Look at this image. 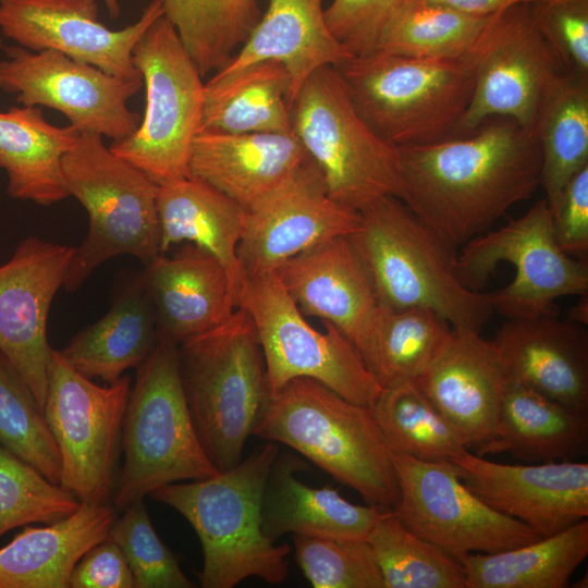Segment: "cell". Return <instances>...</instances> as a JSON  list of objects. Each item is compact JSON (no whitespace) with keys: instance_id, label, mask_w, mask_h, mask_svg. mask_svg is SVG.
<instances>
[{"instance_id":"obj_21","label":"cell","mask_w":588,"mask_h":588,"mask_svg":"<svg viewBox=\"0 0 588 588\" xmlns=\"http://www.w3.org/2000/svg\"><path fill=\"white\" fill-rule=\"evenodd\" d=\"M274 273L305 317L330 322L359 353L380 302L348 236L329 240L296 255Z\"/></svg>"},{"instance_id":"obj_16","label":"cell","mask_w":588,"mask_h":588,"mask_svg":"<svg viewBox=\"0 0 588 588\" xmlns=\"http://www.w3.org/2000/svg\"><path fill=\"white\" fill-rule=\"evenodd\" d=\"M0 59V90L27 107L61 112L78 133L114 140L130 136L140 117L127 101L143 87V77L123 78L53 50L5 47Z\"/></svg>"},{"instance_id":"obj_51","label":"cell","mask_w":588,"mask_h":588,"mask_svg":"<svg viewBox=\"0 0 588 588\" xmlns=\"http://www.w3.org/2000/svg\"><path fill=\"white\" fill-rule=\"evenodd\" d=\"M110 17L117 19L120 15L121 9L119 0H103Z\"/></svg>"},{"instance_id":"obj_1","label":"cell","mask_w":588,"mask_h":588,"mask_svg":"<svg viewBox=\"0 0 588 588\" xmlns=\"http://www.w3.org/2000/svg\"><path fill=\"white\" fill-rule=\"evenodd\" d=\"M400 152L402 201L454 248L486 233L540 186L538 139L509 118Z\"/></svg>"},{"instance_id":"obj_32","label":"cell","mask_w":588,"mask_h":588,"mask_svg":"<svg viewBox=\"0 0 588 588\" xmlns=\"http://www.w3.org/2000/svg\"><path fill=\"white\" fill-rule=\"evenodd\" d=\"M78 134L71 125L49 123L40 107L0 111V169L7 172L9 195L41 206L68 198L61 162Z\"/></svg>"},{"instance_id":"obj_26","label":"cell","mask_w":588,"mask_h":588,"mask_svg":"<svg viewBox=\"0 0 588 588\" xmlns=\"http://www.w3.org/2000/svg\"><path fill=\"white\" fill-rule=\"evenodd\" d=\"M309 464L298 453L283 452L274 458L264 487L262 530L275 542L283 535L365 540L382 513L377 505H358L331 486L310 487L296 475Z\"/></svg>"},{"instance_id":"obj_31","label":"cell","mask_w":588,"mask_h":588,"mask_svg":"<svg viewBox=\"0 0 588 588\" xmlns=\"http://www.w3.org/2000/svg\"><path fill=\"white\" fill-rule=\"evenodd\" d=\"M158 335L155 306L139 274L123 286L102 318L77 333L59 353L83 376L112 383L145 360Z\"/></svg>"},{"instance_id":"obj_29","label":"cell","mask_w":588,"mask_h":588,"mask_svg":"<svg viewBox=\"0 0 588 588\" xmlns=\"http://www.w3.org/2000/svg\"><path fill=\"white\" fill-rule=\"evenodd\" d=\"M157 209L160 255L184 242L208 252L228 271L236 299L243 279L237 247L245 232L247 211L194 177L159 186Z\"/></svg>"},{"instance_id":"obj_2","label":"cell","mask_w":588,"mask_h":588,"mask_svg":"<svg viewBox=\"0 0 588 588\" xmlns=\"http://www.w3.org/2000/svg\"><path fill=\"white\" fill-rule=\"evenodd\" d=\"M278 454V443L267 441L228 470L150 492L195 530L203 550L201 587L233 588L253 576L269 584L286 579L291 548L270 541L261 518L265 482Z\"/></svg>"},{"instance_id":"obj_24","label":"cell","mask_w":588,"mask_h":588,"mask_svg":"<svg viewBox=\"0 0 588 588\" xmlns=\"http://www.w3.org/2000/svg\"><path fill=\"white\" fill-rule=\"evenodd\" d=\"M307 159L294 133L200 130L193 142L189 174L247 211Z\"/></svg>"},{"instance_id":"obj_20","label":"cell","mask_w":588,"mask_h":588,"mask_svg":"<svg viewBox=\"0 0 588 588\" xmlns=\"http://www.w3.org/2000/svg\"><path fill=\"white\" fill-rule=\"evenodd\" d=\"M465 486L491 509L548 537L588 517V464H501L465 450L454 456Z\"/></svg>"},{"instance_id":"obj_43","label":"cell","mask_w":588,"mask_h":588,"mask_svg":"<svg viewBox=\"0 0 588 588\" xmlns=\"http://www.w3.org/2000/svg\"><path fill=\"white\" fill-rule=\"evenodd\" d=\"M113 522L108 538L123 552L135 588H193L177 556L166 546L150 520L145 500L126 507Z\"/></svg>"},{"instance_id":"obj_42","label":"cell","mask_w":588,"mask_h":588,"mask_svg":"<svg viewBox=\"0 0 588 588\" xmlns=\"http://www.w3.org/2000/svg\"><path fill=\"white\" fill-rule=\"evenodd\" d=\"M79 505L73 492L0 444V536L30 523L60 520Z\"/></svg>"},{"instance_id":"obj_8","label":"cell","mask_w":588,"mask_h":588,"mask_svg":"<svg viewBox=\"0 0 588 588\" xmlns=\"http://www.w3.org/2000/svg\"><path fill=\"white\" fill-rule=\"evenodd\" d=\"M291 121L336 203L359 213L385 197L403 199L400 148L362 118L335 66L308 76L291 106Z\"/></svg>"},{"instance_id":"obj_15","label":"cell","mask_w":588,"mask_h":588,"mask_svg":"<svg viewBox=\"0 0 588 588\" xmlns=\"http://www.w3.org/2000/svg\"><path fill=\"white\" fill-rule=\"evenodd\" d=\"M400 495L396 517L419 537L454 556L494 553L541 538L491 509L463 482L453 463L427 462L390 449Z\"/></svg>"},{"instance_id":"obj_5","label":"cell","mask_w":588,"mask_h":588,"mask_svg":"<svg viewBox=\"0 0 588 588\" xmlns=\"http://www.w3.org/2000/svg\"><path fill=\"white\" fill-rule=\"evenodd\" d=\"M187 406L201 446L219 471L243 458L245 444L271 392L264 353L249 314L231 317L177 344Z\"/></svg>"},{"instance_id":"obj_11","label":"cell","mask_w":588,"mask_h":588,"mask_svg":"<svg viewBox=\"0 0 588 588\" xmlns=\"http://www.w3.org/2000/svg\"><path fill=\"white\" fill-rule=\"evenodd\" d=\"M236 305L256 327L271 395L296 378L316 380L366 407L382 391L353 343L328 321L324 331L311 327L274 272L244 274Z\"/></svg>"},{"instance_id":"obj_27","label":"cell","mask_w":588,"mask_h":588,"mask_svg":"<svg viewBox=\"0 0 588 588\" xmlns=\"http://www.w3.org/2000/svg\"><path fill=\"white\" fill-rule=\"evenodd\" d=\"M353 56L334 38L322 0H268V8L232 59L213 75L223 77L253 63L274 60L291 78L290 106L308 76L340 66Z\"/></svg>"},{"instance_id":"obj_37","label":"cell","mask_w":588,"mask_h":588,"mask_svg":"<svg viewBox=\"0 0 588 588\" xmlns=\"http://www.w3.org/2000/svg\"><path fill=\"white\" fill-rule=\"evenodd\" d=\"M369 408L392 450L421 461L451 463L469 449L416 381L382 388Z\"/></svg>"},{"instance_id":"obj_19","label":"cell","mask_w":588,"mask_h":588,"mask_svg":"<svg viewBox=\"0 0 588 588\" xmlns=\"http://www.w3.org/2000/svg\"><path fill=\"white\" fill-rule=\"evenodd\" d=\"M162 15V0H152L134 24L110 29L98 19L96 0H0V33L25 49L58 51L108 74L136 78L142 74L133 48Z\"/></svg>"},{"instance_id":"obj_48","label":"cell","mask_w":588,"mask_h":588,"mask_svg":"<svg viewBox=\"0 0 588 588\" xmlns=\"http://www.w3.org/2000/svg\"><path fill=\"white\" fill-rule=\"evenodd\" d=\"M130 565L118 544L107 538L91 547L74 566L69 588H133Z\"/></svg>"},{"instance_id":"obj_18","label":"cell","mask_w":588,"mask_h":588,"mask_svg":"<svg viewBox=\"0 0 588 588\" xmlns=\"http://www.w3.org/2000/svg\"><path fill=\"white\" fill-rule=\"evenodd\" d=\"M75 247L28 236L0 266V353L32 390L44 412L52 348L49 309Z\"/></svg>"},{"instance_id":"obj_49","label":"cell","mask_w":588,"mask_h":588,"mask_svg":"<svg viewBox=\"0 0 588 588\" xmlns=\"http://www.w3.org/2000/svg\"><path fill=\"white\" fill-rule=\"evenodd\" d=\"M445 4L467 14L476 16H490L503 9L527 0H427Z\"/></svg>"},{"instance_id":"obj_17","label":"cell","mask_w":588,"mask_h":588,"mask_svg":"<svg viewBox=\"0 0 588 588\" xmlns=\"http://www.w3.org/2000/svg\"><path fill=\"white\" fill-rule=\"evenodd\" d=\"M359 213L328 194L316 164L308 159L277 188L247 210L237 247L242 274H264L290 258L339 236H348Z\"/></svg>"},{"instance_id":"obj_47","label":"cell","mask_w":588,"mask_h":588,"mask_svg":"<svg viewBox=\"0 0 588 588\" xmlns=\"http://www.w3.org/2000/svg\"><path fill=\"white\" fill-rule=\"evenodd\" d=\"M550 210L553 234L560 248L576 259H587L588 166L568 181Z\"/></svg>"},{"instance_id":"obj_44","label":"cell","mask_w":588,"mask_h":588,"mask_svg":"<svg viewBox=\"0 0 588 588\" xmlns=\"http://www.w3.org/2000/svg\"><path fill=\"white\" fill-rule=\"evenodd\" d=\"M295 561L315 588H383L366 540L293 535Z\"/></svg>"},{"instance_id":"obj_14","label":"cell","mask_w":588,"mask_h":588,"mask_svg":"<svg viewBox=\"0 0 588 588\" xmlns=\"http://www.w3.org/2000/svg\"><path fill=\"white\" fill-rule=\"evenodd\" d=\"M463 58L473 73V93L455 136L493 118L512 119L534 132L541 101L562 66L538 28L531 3L490 15Z\"/></svg>"},{"instance_id":"obj_50","label":"cell","mask_w":588,"mask_h":588,"mask_svg":"<svg viewBox=\"0 0 588 588\" xmlns=\"http://www.w3.org/2000/svg\"><path fill=\"white\" fill-rule=\"evenodd\" d=\"M577 303L567 311V320L586 326L588 323V293L579 295Z\"/></svg>"},{"instance_id":"obj_38","label":"cell","mask_w":588,"mask_h":588,"mask_svg":"<svg viewBox=\"0 0 588 588\" xmlns=\"http://www.w3.org/2000/svg\"><path fill=\"white\" fill-rule=\"evenodd\" d=\"M200 75L223 68L260 20L257 0H162Z\"/></svg>"},{"instance_id":"obj_12","label":"cell","mask_w":588,"mask_h":588,"mask_svg":"<svg viewBox=\"0 0 588 588\" xmlns=\"http://www.w3.org/2000/svg\"><path fill=\"white\" fill-rule=\"evenodd\" d=\"M501 262L513 265L515 275L489 296L493 313L506 319L558 316L556 299L588 293V261L560 248L546 198L505 226L467 242L455 267L462 283L478 291Z\"/></svg>"},{"instance_id":"obj_22","label":"cell","mask_w":588,"mask_h":588,"mask_svg":"<svg viewBox=\"0 0 588 588\" xmlns=\"http://www.w3.org/2000/svg\"><path fill=\"white\" fill-rule=\"evenodd\" d=\"M507 381L491 340L454 330L445 350L416 382L468 448L482 456L494 437Z\"/></svg>"},{"instance_id":"obj_25","label":"cell","mask_w":588,"mask_h":588,"mask_svg":"<svg viewBox=\"0 0 588 588\" xmlns=\"http://www.w3.org/2000/svg\"><path fill=\"white\" fill-rule=\"evenodd\" d=\"M143 279L159 332L177 344L216 328L237 308L223 265L191 243L171 257L157 256L146 265Z\"/></svg>"},{"instance_id":"obj_9","label":"cell","mask_w":588,"mask_h":588,"mask_svg":"<svg viewBox=\"0 0 588 588\" xmlns=\"http://www.w3.org/2000/svg\"><path fill=\"white\" fill-rule=\"evenodd\" d=\"M62 176L70 196L86 209L89 229L74 248L62 287L77 290L101 264L132 255L148 265L160 255L159 185L120 158L99 134L82 132L63 156Z\"/></svg>"},{"instance_id":"obj_45","label":"cell","mask_w":588,"mask_h":588,"mask_svg":"<svg viewBox=\"0 0 588 588\" xmlns=\"http://www.w3.org/2000/svg\"><path fill=\"white\" fill-rule=\"evenodd\" d=\"M416 0H332L324 10L334 38L352 54L378 50L393 23Z\"/></svg>"},{"instance_id":"obj_30","label":"cell","mask_w":588,"mask_h":588,"mask_svg":"<svg viewBox=\"0 0 588 588\" xmlns=\"http://www.w3.org/2000/svg\"><path fill=\"white\" fill-rule=\"evenodd\" d=\"M502 452L529 464L575 461L588 452V413L509 380L485 454Z\"/></svg>"},{"instance_id":"obj_35","label":"cell","mask_w":588,"mask_h":588,"mask_svg":"<svg viewBox=\"0 0 588 588\" xmlns=\"http://www.w3.org/2000/svg\"><path fill=\"white\" fill-rule=\"evenodd\" d=\"M454 335L437 313L419 307L393 309L380 304L359 354L382 388L417 381Z\"/></svg>"},{"instance_id":"obj_33","label":"cell","mask_w":588,"mask_h":588,"mask_svg":"<svg viewBox=\"0 0 588 588\" xmlns=\"http://www.w3.org/2000/svg\"><path fill=\"white\" fill-rule=\"evenodd\" d=\"M291 78L285 66L267 60L205 83L203 126L224 133H293Z\"/></svg>"},{"instance_id":"obj_3","label":"cell","mask_w":588,"mask_h":588,"mask_svg":"<svg viewBox=\"0 0 588 588\" xmlns=\"http://www.w3.org/2000/svg\"><path fill=\"white\" fill-rule=\"evenodd\" d=\"M381 305L430 309L457 332L480 333L493 314L489 293L460 280L454 247L401 199L382 198L362 212L348 235Z\"/></svg>"},{"instance_id":"obj_13","label":"cell","mask_w":588,"mask_h":588,"mask_svg":"<svg viewBox=\"0 0 588 588\" xmlns=\"http://www.w3.org/2000/svg\"><path fill=\"white\" fill-rule=\"evenodd\" d=\"M130 392L128 376L96 384L52 348L44 415L60 453V485L81 502L108 503Z\"/></svg>"},{"instance_id":"obj_46","label":"cell","mask_w":588,"mask_h":588,"mask_svg":"<svg viewBox=\"0 0 588 588\" xmlns=\"http://www.w3.org/2000/svg\"><path fill=\"white\" fill-rule=\"evenodd\" d=\"M539 30L567 73L588 79V0L531 3Z\"/></svg>"},{"instance_id":"obj_34","label":"cell","mask_w":588,"mask_h":588,"mask_svg":"<svg viewBox=\"0 0 588 588\" xmlns=\"http://www.w3.org/2000/svg\"><path fill=\"white\" fill-rule=\"evenodd\" d=\"M588 554V519L494 553H463L466 588H564Z\"/></svg>"},{"instance_id":"obj_40","label":"cell","mask_w":588,"mask_h":588,"mask_svg":"<svg viewBox=\"0 0 588 588\" xmlns=\"http://www.w3.org/2000/svg\"><path fill=\"white\" fill-rule=\"evenodd\" d=\"M488 17L416 0L388 29L378 50L418 59H460L471 48Z\"/></svg>"},{"instance_id":"obj_10","label":"cell","mask_w":588,"mask_h":588,"mask_svg":"<svg viewBox=\"0 0 588 588\" xmlns=\"http://www.w3.org/2000/svg\"><path fill=\"white\" fill-rule=\"evenodd\" d=\"M146 90L144 117L109 148L157 185L187 177L193 142L203 126L205 83L173 24L157 19L133 48Z\"/></svg>"},{"instance_id":"obj_4","label":"cell","mask_w":588,"mask_h":588,"mask_svg":"<svg viewBox=\"0 0 588 588\" xmlns=\"http://www.w3.org/2000/svg\"><path fill=\"white\" fill-rule=\"evenodd\" d=\"M253 436L290 446L368 504L392 509L399 500L390 448L371 409L316 380L296 378L272 394Z\"/></svg>"},{"instance_id":"obj_39","label":"cell","mask_w":588,"mask_h":588,"mask_svg":"<svg viewBox=\"0 0 588 588\" xmlns=\"http://www.w3.org/2000/svg\"><path fill=\"white\" fill-rule=\"evenodd\" d=\"M383 588H466L458 559L409 530L383 509L365 539Z\"/></svg>"},{"instance_id":"obj_41","label":"cell","mask_w":588,"mask_h":588,"mask_svg":"<svg viewBox=\"0 0 588 588\" xmlns=\"http://www.w3.org/2000/svg\"><path fill=\"white\" fill-rule=\"evenodd\" d=\"M0 444L60 485L57 443L32 390L0 353Z\"/></svg>"},{"instance_id":"obj_6","label":"cell","mask_w":588,"mask_h":588,"mask_svg":"<svg viewBox=\"0 0 588 588\" xmlns=\"http://www.w3.org/2000/svg\"><path fill=\"white\" fill-rule=\"evenodd\" d=\"M121 444L124 463L113 498L118 510L124 511L164 485L219 473L201 446L187 406L177 343L161 332L137 367Z\"/></svg>"},{"instance_id":"obj_52","label":"cell","mask_w":588,"mask_h":588,"mask_svg":"<svg viewBox=\"0 0 588 588\" xmlns=\"http://www.w3.org/2000/svg\"><path fill=\"white\" fill-rule=\"evenodd\" d=\"M561 1H568V0H527V2L530 3H551V2H561Z\"/></svg>"},{"instance_id":"obj_23","label":"cell","mask_w":588,"mask_h":588,"mask_svg":"<svg viewBox=\"0 0 588 588\" xmlns=\"http://www.w3.org/2000/svg\"><path fill=\"white\" fill-rule=\"evenodd\" d=\"M506 377L588 413V331L558 316L507 319L491 340Z\"/></svg>"},{"instance_id":"obj_28","label":"cell","mask_w":588,"mask_h":588,"mask_svg":"<svg viewBox=\"0 0 588 588\" xmlns=\"http://www.w3.org/2000/svg\"><path fill=\"white\" fill-rule=\"evenodd\" d=\"M113 522L108 504L81 502L60 520L26 526L0 548V588H69L76 563L108 538Z\"/></svg>"},{"instance_id":"obj_7","label":"cell","mask_w":588,"mask_h":588,"mask_svg":"<svg viewBox=\"0 0 588 588\" xmlns=\"http://www.w3.org/2000/svg\"><path fill=\"white\" fill-rule=\"evenodd\" d=\"M336 69L362 118L397 148L455 136L473 93L464 58L418 59L378 50L353 56Z\"/></svg>"},{"instance_id":"obj_36","label":"cell","mask_w":588,"mask_h":588,"mask_svg":"<svg viewBox=\"0 0 588 588\" xmlns=\"http://www.w3.org/2000/svg\"><path fill=\"white\" fill-rule=\"evenodd\" d=\"M534 133L541 151L540 186L552 207L588 166V79L562 72L541 101Z\"/></svg>"}]
</instances>
